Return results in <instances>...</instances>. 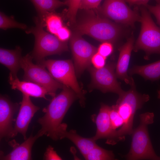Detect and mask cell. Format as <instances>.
Masks as SVG:
<instances>
[{"instance_id": "cell-1", "label": "cell", "mask_w": 160, "mask_h": 160, "mask_svg": "<svg viewBox=\"0 0 160 160\" xmlns=\"http://www.w3.org/2000/svg\"><path fill=\"white\" fill-rule=\"evenodd\" d=\"M62 89L43 109L44 114L37 120L41 126L36 134L39 137L45 135L53 140H57V132L65 115L73 102L78 99L70 88L64 85Z\"/></svg>"}, {"instance_id": "cell-2", "label": "cell", "mask_w": 160, "mask_h": 160, "mask_svg": "<svg viewBox=\"0 0 160 160\" xmlns=\"http://www.w3.org/2000/svg\"><path fill=\"white\" fill-rule=\"evenodd\" d=\"M154 114L147 112L140 115V123L131 134L132 140L130 150L125 157L129 160H160L156 153L149 135L148 125L154 122Z\"/></svg>"}, {"instance_id": "cell-3", "label": "cell", "mask_w": 160, "mask_h": 160, "mask_svg": "<svg viewBox=\"0 0 160 160\" xmlns=\"http://www.w3.org/2000/svg\"><path fill=\"white\" fill-rule=\"evenodd\" d=\"M149 99L148 95L142 94L137 92L135 87H131L130 89L125 92L122 96L119 97L115 105L123 119V124L118 130H116L117 143L125 140L127 135H131L136 112L137 110L141 108Z\"/></svg>"}, {"instance_id": "cell-4", "label": "cell", "mask_w": 160, "mask_h": 160, "mask_svg": "<svg viewBox=\"0 0 160 160\" xmlns=\"http://www.w3.org/2000/svg\"><path fill=\"white\" fill-rule=\"evenodd\" d=\"M35 26L27 29L25 32L32 33L35 37L34 48L31 55L39 63L48 56L60 54L68 50L67 44L60 40L55 35L44 29L43 22L38 17L35 18Z\"/></svg>"}, {"instance_id": "cell-5", "label": "cell", "mask_w": 160, "mask_h": 160, "mask_svg": "<svg viewBox=\"0 0 160 160\" xmlns=\"http://www.w3.org/2000/svg\"><path fill=\"white\" fill-rule=\"evenodd\" d=\"M32 59L29 54L21 58V67L24 72L23 80L33 82L44 87L49 95L54 97L57 90L62 89L64 85L56 80L44 66L34 64Z\"/></svg>"}, {"instance_id": "cell-6", "label": "cell", "mask_w": 160, "mask_h": 160, "mask_svg": "<svg viewBox=\"0 0 160 160\" xmlns=\"http://www.w3.org/2000/svg\"><path fill=\"white\" fill-rule=\"evenodd\" d=\"M37 64L44 66L57 81L71 88L77 95L80 104L82 106L84 105V94L77 81L71 60L44 59Z\"/></svg>"}, {"instance_id": "cell-7", "label": "cell", "mask_w": 160, "mask_h": 160, "mask_svg": "<svg viewBox=\"0 0 160 160\" xmlns=\"http://www.w3.org/2000/svg\"><path fill=\"white\" fill-rule=\"evenodd\" d=\"M76 28L80 33L102 42L115 41L121 32L119 25L106 18L98 17L86 18L77 25Z\"/></svg>"}, {"instance_id": "cell-8", "label": "cell", "mask_w": 160, "mask_h": 160, "mask_svg": "<svg viewBox=\"0 0 160 160\" xmlns=\"http://www.w3.org/2000/svg\"><path fill=\"white\" fill-rule=\"evenodd\" d=\"M141 11V30L133 49L135 52L143 50L147 55L160 54V28L155 24L145 7L143 6Z\"/></svg>"}, {"instance_id": "cell-9", "label": "cell", "mask_w": 160, "mask_h": 160, "mask_svg": "<svg viewBox=\"0 0 160 160\" xmlns=\"http://www.w3.org/2000/svg\"><path fill=\"white\" fill-rule=\"evenodd\" d=\"M114 63L107 64L103 67L97 69L90 66L88 70L92 78V85L94 88L103 93L112 92L118 94L119 97L125 92L121 88V84L117 79Z\"/></svg>"}, {"instance_id": "cell-10", "label": "cell", "mask_w": 160, "mask_h": 160, "mask_svg": "<svg viewBox=\"0 0 160 160\" xmlns=\"http://www.w3.org/2000/svg\"><path fill=\"white\" fill-rule=\"evenodd\" d=\"M126 2L124 0H105L100 10L106 17L133 27L135 22L140 21L141 16L136 9L132 10Z\"/></svg>"}, {"instance_id": "cell-11", "label": "cell", "mask_w": 160, "mask_h": 160, "mask_svg": "<svg viewBox=\"0 0 160 160\" xmlns=\"http://www.w3.org/2000/svg\"><path fill=\"white\" fill-rule=\"evenodd\" d=\"M70 44L76 73L80 76L86 69L90 66L92 58L97 52V49L77 34L71 37Z\"/></svg>"}, {"instance_id": "cell-12", "label": "cell", "mask_w": 160, "mask_h": 160, "mask_svg": "<svg viewBox=\"0 0 160 160\" xmlns=\"http://www.w3.org/2000/svg\"><path fill=\"white\" fill-rule=\"evenodd\" d=\"M22 101L12 133L11 138L18 133L21 134L25 140L27 139L26 134L31 120L40 108L31 101L30 97L22 94Z\"/></svg>"}, {"instance_id": "cell-13", "label": "cell", "mask_w": 160, "mask_h": 160, "mask_svg": "<svg viewBox=\"0 0 160 160\" xmlns=\"http://www.w3.org/2000/svg\"><path fill=\"white\" fill-rule=\"evenodd\" d=\"M19 104L13 103L6 96L0 97V138L8 140L11 138L13 129L14 116L18 110Z\"/></svg>"}, {"instance_id": "cell-14", "label": "cell", "mask_w": 160, "mask_h": 160, "mask_svg": "<svg viewBox=\"0 0 160 160\" xmlns=\"http://www.w3.org/2000/svg\"><path fill=\"white\" fill-rule=\"evenodd\" d=\"M110 108L107 105L101 104L95 121L96 133L92 137L96 141L101 139H106L107 144L114 145L116 143V130L113 129L111 125L109 114Z\"/></svg>"}, {"instance_id": "cell-15", "label": "cell", "mask_w": 160, "mask_h": 160, "mask_svg": "<svg viewBox=\"0 0 160 160\" xmlns=\"http://www.w3.org/2000/svg\"><path fill=\"white\" fill-rule=\"evenodd\" d=\"M134 40L132 37L119 49V54L116 67L117 78L123 81L131 87H135L133 78L128 76V69L131 53L134 47Z\"/></svg>"}, {"instance_id": "cell-16", "label": "cell", "mask_w": 160, "mask_h": 160, "mask_svg": "<svg viewBox=\"0 0 160 160\" xmlns=\"http://www.w3.org/2000/svg\"><path fill=\"white\" fill-rule=\"evenodd\" d=\"M39 137L36 134L33 136L32 133L21 144L13 140L8 143L12 148L9 153L5 155L0 151V159L4 160H29L32 159L31 151L32 146L36 140Z\"/></svg>"}, {"instance_id": "cell-17", "label": "cell", "mask_w": 160, "mask_h": 160, "mask_svg": "<svg viewBox=\"0 0 160 160\" xmlns=\"http://www.w3.org/2000/svg\"><path fill=\"white\" fill-rule=\"evenodd\" d=\"M67 128L66 124L62 123L57 133V140L65 138L68 139L77 146L84 157L97 145L92 137L87 138L82 137L78 134L75 130L67 131Z\"/></svg>"}, {"instance_id": "cell-18", "label": "cell", "mask_w": 160, "mask_h": 160, "mask_svg": "<svg viewBox=\"0 0 160 160\" xmlns=\"http://www.w3.org/2000/svg\"><path fill=\"white\" fill-rule=\"evenodd\" d=\"M8 81L11 88L17 90L22 94L36 98H42L46 100L48 99L46 95H48L47 90L44 87L33 82L23 80H20L17 78L13 77L9 74Z\"/></svg>"}, {"instance_id": "cell-19", "label": "cell", "mask_w": 160, "mask_h": 160, "mask_svg": "<svg viewBox=\"0 0 160 160\" xmlns=\"http://www.w3.org/2000/svg\"><path fill=\"white\" fill-rule=\"evenodd\" d=\"M21 52L22 49L18 46L14 49H0V63L10 71L9 74L13 77H17L18 71L21 68Z\"/></svg>"}, {"instance_id": "cell-20", "label": "cell", "mask_w": 160, "mask_h": 160, "mask_svg": "<svg viewBox=\"0 0 160 160\" xmlns=\"http://www.w3.org/2000/svg\"><path fill=\"white\" fill-rule=\"evenodd\" d=\"M130 75L138 74L145 79L151 81L160 79V60L144 65H135L129 70Z\"/></svg>"}, {"instance_id": "cell-21", "label": "cell", "mask_w": 160, "mask_h": 160, "mask_svg": "<svg viewBox=\"0 0 160 160\" xmlns=\"http://www.w3.org/2000/svg\"><path fill=\"white\" fill-rule=\"evenodd\" d=\"M39 14L38 17L43 20L46 15L56 9L65 5L64 1L59 0H30Z\"/></svg>"}, {"instance_id": "cell-22", "label": "cell", "mask_w": 160, "mask_h": 160, "mask_svg": "<svg viewBox=\"0 0 160 160\" xmlns=\"http://www.w3.org/2000/svg\"><path fill=\"white\" fill-rule=\"evenodd\" d=\"M42 21L48 31L55 36L58 30L63 26L61 17L54 12L47 15Z\"/></svg>"}, {"instance_id": "cell-23", "label": "cell", "mask_w": 160, "mask_h": 160, "mask_svg": "<svg viewBox=\"0 0 160 160\" xmlns=\"http://www.w3.org/2000/svg\"><path fill=\"white\" fill-rule=\"evenodd\" d=\"M84 158L87 160L115 159L112 151L104 149L97 145L93 148Z\"/></svg>"}, {"instance_id": "cell-24", "label": "cell", "mask_w": 160, "mask_h": 160, "mask_svg": "<svg viewBox=\"0 0 160 160\" xmlns=\"http://www.w3.org/2000/svg\"><path fill=\"white\" fill-rule=\"evenodd\" d=\"M0 28L4 30L14 28L26 30L27 26L24 24L17 22L13 17L8 16L1 12Z\"/></svg>"}, {"instance_id": "cell-25", "label": "cell", "mask_w": 160, "mask_h": 160, "mask_svg": "<svg viewBox=\"0 0 160 160\" xmlns=\"http://www.w3.org/2000/svg\"><path fill=\"white\" fill-rule=\"evenodd\" d=\"M82 0H65V5L68 7L67 16L71 23H74L77 11Z\"/></svg>"}, {"instance_id": "cell-26", "label": "cell", "mask_w": 160, "mask_h": 160, "mask_svg": "<svg viewBox=\"0 0 160 160\" xmlns=\"http://www.w3.org/2000/svg\"><path fill=\"white\" fill-rule=\"evenodd\" d=\"M109 114L112 127L113 129L116 130V129L122 126L123 120L116 105L111 107Z\"/></svg>"}, {"instance_id": "cell-27", "label": "cell", "mask_w": 160, "mask_h": 160, "mask_svg": "<svg viewBox=\"0 0 160 160\" xmlns=\"http://www.w3.org/2000/svg\"><path fill=\"white\" fill-rule=\"evenodd\" d=\"M113 50V47L111 42H104L100 45L97 49V52L106 58L112 53Z\"/></svg>"}, {"instance_id": "cell-28", "label": "cell", "mask_w": 160, "mask_h": 160, "mask_svg": "<svg viewBox=\"0 0 160 160\" xmlns=\"http://www.w3.org/2000/svg\"><path fill=\"white\" fill-rule=\"evenodd\" d=\"M106 59V57L97 52L92 57L91 60V63L95 68H100L105 66Z\"/></svg>"}, {"instance_id": "cell-29", "label": "cell", "mask_w": 160, "mask_h": 160, "mask_svg": "<svg viewBox=\"0 0 160 160\" xmlns=\"http://www.w3.org/2000/svg\"><path fill=\"white\" fill-rule=\"evenodd\" d=\"M102 0H82L80 3L79 9L89 10L98 7Z\"/></svg>"}, {"instance_id": "cell-30", "label": "cell", "mask_w": 160, "mask_h": 160, "mask_svg": "<svg viewBox=\"0 0 160 160\" xmlns=\"http://www.w3.org/2000/svg\"><path fill=\"white\" fill-rule=\"evenodd\" d=\"M71 34L69 29L63 25L58 30L55 36L60 41L65 42L70 38Z\"/></svg>"}, {"instance_id": "cell-31", "label": "cell", "mask_w": 160, "mask_h": 160, "mask_svg": "<svg viewBox=\"0 0 160 160\" xmlns=\"http://www.w3.org/2000/svg\"><path fill=\"white\" fill-rule=\"evenodd\" d=\"M156 4L155 5H151L147 4L146 8L156 17L157 23L160 25V0H156Z\"/></svg>"}, {"instance_id": "cell-32", "label": "cell", "mask_w": 160, "mask_h": 160, "mask_svg": "<svg viewBox=\"0 0 160 160\" xmlns=\"http://www.w3.org/2000/svg\"><path fill=\"white\" fill-rule=\"evenodd\" d=\"M44 159L46 160H62V158L54 151L52 146L49 145L47 148L44 154Z\"/></svg>"}, {"instance_id": "cell-33", "label": "cell", "mask_w": 160, "mask_h": 160, "mask_svg": "<svg viewBox=\"0 0 160 160\" xmlns=\"http://www.w3.org/2000/svg\"><path fill=\"white\" fill-rule=\"evenodd\" d=\"M130 5H137L145 6L150 0H124Z\"/></svg>"}, {"instance_id": "cell-34", "label": "cell", "mask_w": 160, "mask_h": 160, "mask_svg": "<svg viewBox=\"0 0 160 160\" xmlns=\"http://www.w3.org/2000/svg\"><path fill=\"white\" fill-rule=\"evenodd\" d=\"M158 97L159 99H160V90L158 91Z\"/></svg>"}]
</instances>
